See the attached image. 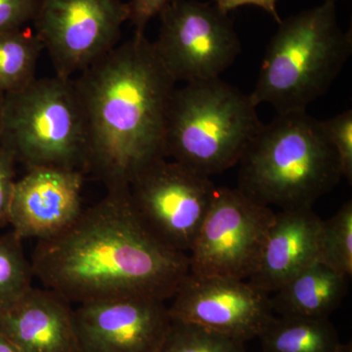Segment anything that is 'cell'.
Wrapping results in <instances>:
<instances>
[{
  "label": "cell",
  "mask_w": 352,
  "mask_h": 352,
  "mask_svg": "<svg viewBox=\"0 0 352 352\" xmlns=\"http://www.w3.org/2000/svg\"><path fill=\"white\" fill-rule=\"evenodd\" d=\"M34 276L69 303L143 296L166 302L189 273L188 256L141 223L129 188L111 190L61 233L38 240Z\"/></svg>",
  "instance_id": "6da1fadb"
},
{
  "label": "cell",
  "mask_w": 352,
  "mask_h": 352,
  "mask_svg": "<svg viewBox=\"0 0 352 352\" xmlns=\"http://www.w3.org/2000/svg\"><path fill=\"white\" fill-rule=\"evenodd\" d=\"M75 83L87 126L85 170L107 191L129 189L141 168L164 157L175 80L154 43L134 34L82 71Z\"/></svg>",
  "instance_id": "7a4b0ae2"
},
{
  "label": "cell",
  "mask_w": 352,
  "mask_h": 352,
  "mask_svg": "<svg viewBox=\"0 0 352 352\" xmlns=\"http://www.w3.org/2000/svg\"><path fill=\"white\" fill-rule=\"evenodd\" d=\"M237 188L266 207L312 208L339 183V161L321 126L305 112L263 124L241 157Z\"/></svg>",
  "instance_id": "3957f363"
},
{
  "label": "cell",
  "mask_w": 352,
  "mask_h": 352,
  "mask_svg": "<svg viewBox=\"0 0 352 352\" xmlns=\"http://www.w3.org/2000/svg\"><path fill=\"white\" fill-rule=\"evenodd\" d=\"M351 51V32L340 29L336 2L326 0L279 23L250 96L278 115L305 112L328 91Z\"/></svg>",
  "instance_id": "277c9868"
},
{
  "label": "cell",
  "mask_w": 352,
  "mask_h": 352,
  "mask_svg": "<svg viewBox=\"0 0 352 352\" xmlns=\"http://www.w3.org/2000/svg\"><path fill=\"white\" fill-rule=\"evenodd\" d=\"M251 96L220 78L189 82L171 96L164 157L204 176L239 163L261 126Z\"/></svg>",
  "instance_id": "5b68a950"
},
{
  "label": "cell",
  "mask_w": 352,
  "mask_h": 352,
  "mask_svg": "<svg viewBox=\"0 0 352 352\" xmlns=\"http://www.w3.org/2000/svg\"><path fill=\"white\" fill-rule=\"evenodd\" d=\"M0 144L27 168L85 170L87 126L75 80L36 78L6 95Z\"/></svg>",
  "instance_id": "8992f818"
},
{
  "label": "cell",
  "mask_w": 352,
  "mask_h": 352,
  "mask_svg": "<svg viewBox=\"0 0 352 352\" xmlns=\"http://www.w3.org/2000/svg\"><path fill=\"white\" fill-rule=\"evenodd\" d=\"M217 187L166 157H159L134 175L129 199L141 223L160 242L188 256Z\"/></svg>",
  "instance_id": "52a82bcc"
},
{
  "label": "cell",
  "mask_w": 352,
  "mask_h": 352,
  "mask_svg": "<svg viewBox=\"0 0 352 352\" xmlns=\"http://www.w3.org/2000/svg\"><path fill=\"white\" fill-rule=\"evenodd\" d=\"M274 219L272 208L239 189L217 188L188 252L189 272L248 281L258 268Z\"/></svg>",
  "instance_id": "ba28073f"
},
{
  "label": "cell",
  "mask_w": 352,
  "mask_h": 352,
  "mask_svg": "<svg viewBox=\"0 0 352 352\" xmlns=\"http://www.w3.org/2000/svg\"><path fill=\"white\" fill-rule=\"evenodd\" d=\"M160 18L159 36L153 43L176 82L220 78L240 54L232 21L214 4L173 0Z\"/></svg>",
  "instance_id": "9c48e42d"
},
{
  "label": "cell",
  "mask_w": 352,
  "mask_h": 352,
  "mask_svg": "<svg viewBox=\"0 0 352 352\" xmlns=\"http://www.w3.org/2000/svg\"><path fill=\"white\" fill-rule=\"evenodd\" d=\"M127 21L124 0H39L32 22L56 76L72 78L118 45Z\"/></svg>",
  "instance_id": "30bf717a"
},
{
  "label": "cell",
  "mask_w": 352,
  "mask_h": 352,
  "mask_svg": "<svg viewBox=\"0 0 352 352\" xmlns=\"http://www.w3.org/2000/svg\"><path fill=\"white\" fill-rule=\"evenodd\" d=\"M170 300L171 320L244 342L258 339L275 316L270 295L236 278L189 272Z\"/></svg>",
  "instance_id": "8fae6325"
},
{
  "label": "cell",
  "mask_w": 352,
  "mask_h": 352,
  "mask_svg": "<svg viewBox=\"0 0 352 352\" xmlns=\"http://www.w3.org/2000/svg\"><path fill=\"white\" fill-rule=\"evenodd\" d=\"M74 314L82 352H159L173 322L164 300L143 296L80 303Z\"/></svg>",
  "instance_id": "7c38bea8"
},
{
  "label": "cell",
  "mask_w": 352,
  "mask_h": 352,
  "mask_svg": "<svg viewBox=\"0 0 352 352\" xmlns=\"http://www.w3.org/2000/svg\"><path fill=\"white\" fill-rule=\"evenodd\" d=\"M83 171L36 166L14 186L9 224L21 240L47 239L74 223L82 212Z\"/></svg>",
  "instance_id": "4fadbf2b"
},
{
  "label": "cell",
  "mask_w": 352,
  "mask_h": 352,
  "mask_svg": "<svg viewBox=\"0 0 352 352\" xmlns=\"http://www.w3.org/2000/svg\"><path fill=\"white\" fill-rule=\"evenodd\" d=\"M71 303L32 288L0 314V333L20 352H82Z\"/></svg>",
  "instance_id": "5bb4252c"
},
{
  "label": "cell",
  "mask_w": 352,
  "mask_h": 352,
  "mask_svg": "<svg viewBox=\"0 0 352 352\" xmlns=\"http://www.w3.org/2000/svg\"><path fill=\"white\" fill-rule=\"evenodd\" d=\"M321 223L312 208L275 212L258 268L248 282L270 296L318 261Z\"/></svg>",
  "instance_id": "9a60e30c"
},
{
  "label": "cell",
  "mask_w": 352,
  "mask_h": 352,
  "mask_svg": "<svg viewBox=\"0 0 352 352\" xmlns=\"http://www.w3.org/2000/svg\"><path fill=\"white\" fill-rule=\"evenodd\" d=\"M349 278L315 261L270 296L273 312L283 317L329 318L346 295Z\"/></svg>",
  "instance_id": "2e32d148"
},
{
  "label": "cell",
  "mask_w": 352,
  "mask_h": 352,
  "mask_svg": "<svg viewBox=\"0 0 352 352\" xmlns=\"http://www.w3.org/2000/svg\"><path fill=\"white\" fill-rule=\"evenodd\" d=\"M258 339L263 352H340L342 346L329 318L274 316Z\"/></svg>",
  "instance_id": "e0dca14e"
},
{
  "label": "cell",
  "mask_w": 352,
  "mask_h": 352,
  "mask_svg": "<svg viewBox=\"0 0 352 352\" xmlns=\"http://www.w3.org/2000/svg\"><path fill=\"white\" fill-rule=\"evenodd\" d=\"M43 50L38 34L30 28L0 32V94L19 91L36 80Z\"/></svg>",
  "instance_id": "ac0fdd59"
},
{
  "label": "cell",
  "mask_w": 352,
  "mask_h": 352,
  "mask_svg": "<svg viewBox=\"0 0 352 352\" xmlns=\"http://www.w3.org/2000/svg\"><path fill=\"white\" fill-rule=\"evenodd\" d=\"M34 272L22 240L10 231L0 234V314L32 288Z\"/></svg>",
  "instance_id": "d6986e66"
},
{
  "label": "cell",
  "mask_w": 352,
  "mask_h": 352,
  "mask_svg": "<svg viewBox=\"0 0 352 352\" xmlns=\"http://www.w3.org/2000/svg\"><path fill=\"white\" fill-rule=\"evenodd\" d=\"M319 263L347 277L352 274V201L327 220L322 219Z\"/></svg>",
  "instance_id": "ffe728a7"
},
{
  "label": "cell",
  "mask_w": 352,
  "mask_h": 352,
  "mask_svg": "<svg viewBox=\"0 0 352 352\" xmlns=\"http://www.w3.org/2000/svg\"><path fill=\"white\" fill-rule=\"evenodd\" d=\"M245 344L199 326L173 321L159 352H247Z\"/></svg>",
  "instance_id": "44dd1931"
},
{
  "label": "cell",
  "mask_w": 352,
  "mask_h": 352,
  "mask_svg": "<svg viewBox=\"0 0 352 352\" xmlns=\"http://www.w3.org/2000/svg\"><path fill=\"white\" fill-rule=\"evenodd\" d=\"M321 126L339 161L342 177L352 179V111L321 120Z\"/></svg>",
  "instance_id": "7402d4cb"
},
{
  "label": "cell",
  "mask_w": 352,
  "mask_h": 352,
  "mask_svg": "<svg viewBox=\"0 0 352 352\" xmlns=\"http://www.w3.org/2000/svg\"><path fill=\"white\" fill-rule=\"evenodd\" d=\"M39 0H0V32L22 29L32 22Z\"/></svg>",
  "instance_id": "603a6c76"
},
{
  "label": "cell",
  "mask_w": 352,
  "mask_h": 352,
  "mask_svg": "<svg viewBox=\"0 0 352 352\" xmlns=\"http://www.w3.org/2000/svg\"><path fill=\"white\" fill-rule=\"evenodd\" d=\"M17 160L8 148L0 144V229L9 224V208L15 186Z\"/></svg>",
  "instance_id": "cb8c5ba5"
},
{
  "label": "cell",
  "mask_w": 352,
  "mask_h": 352,
  "mask_svg": "<svg viewBox=\"0 0 352 352\" xmlns=\"http://www.w3.org/2000/svg\"><path fill=\"white\" fill-rule=\"evenodd\" d=\"M173 0H129V21L134 28L135 36H145L148 23L161 15Z\"/></svg>",
  "instance_id": "d4e9b609"
},
{
  "label": "cell",
  "mask_w": 352,
  "mask_h": 352,
  "mask_svg": "<svg viewBox=\"0 0 352 352\" xmlns=\"http://www.w3.org/2000/svg\"><path fill=\"white\" fill-rule=\"evenodd\" d=\"M214 6L222 12L228 14L238 7L245 6H258L265 12L272 16L278 23L281 22V18L277 12V0H214Z\"/></svg>",
  "instance_id": "484cf974"
},
{
  "label": "cell",
  "mask_w": 352,
  "mask_h": 352,
  "mask_svg": "<svg viewBox=\"0 0 352 352\" xmlns=\"http://www.w3.org/2000/svg\"><path fill=\"white\" fill-rule=\"evenodd\" d=\"M0 352H20L12 342L0 333Z\"/></svg>",
  "instance_id": "4316f807"
},
{
  "label": "cell",
  "mask_w": 352,
  "mask_h": 352,
  "mask_svg": "<svg viewBox=\"0 0 352 352\" xmlns=\"http://www.w3.org/2000/svg\"><path fill=\"white\" fill-rule=\"evenodd\" d=\"M6 95L0 94V136L3 129L4 115H6Z\"/></svg>",
  "instance_id": "83f0119b"
},
{
  "label": "cell",
  "mask_w": 352,
  "mask_h": 352,
  "mask_svg": "<svg viewBox=\"0 0 352 352\" xmlns=\"http://www.w3.org/2000/svg\"><path fill=\"white\" fill-rule=\"evenodd\" d=\"M340 352H352L351 342H347V344H342V349Z\"/></svg>",
  "instance_id": "f1b7e54d"
},
{
  "label": "cell",
  "mask_w": 352,
  "mask_h": 352,
  "mask_svg": "<svg viewBox=\"0 0 352 352\" xmlns=\"http://www.w3.org/2000/svg\"><path fill=\"white\" fill-rule=\"evenodd\" d=\"M330 1L336 2L337 0H330Z\"/></svg>",
  "instance_id": "f546056e"
}]
</instances>
